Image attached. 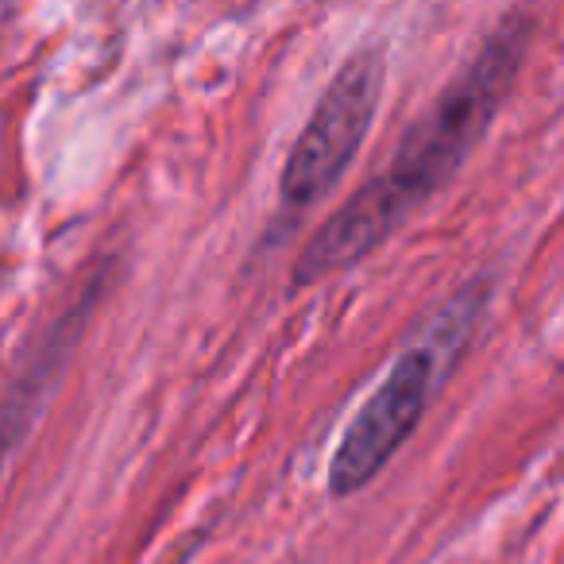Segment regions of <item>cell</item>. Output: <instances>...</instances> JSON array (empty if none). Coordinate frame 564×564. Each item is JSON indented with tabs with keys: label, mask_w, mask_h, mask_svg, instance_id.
Returning <instances> with one entry per match:
<instances>
[{
	"label": "cell",
	"mask_w": 564,
	"mask_h": 564,
	"mask_svg": "<svg viewBox=\"0 0 564 564\" xmlns=\"http://www.w3.org/2000/svg\"><path fill=\"white\" fill-rule=\"evenodd\" d=\"M530 40V12H510L484 35L476 55L453 74V82L433 97L430 109L406 128L387 171L364 182L310 236L291 271L294 286H310V282L329 279L333 271L360 263L417 205H425L441 186L453 182V174L460 171L464 159L476 151V143L484 140L491 120L507 105Z\"/></svg>",
	"instance_id": "6da1fadb"
},
{
	"label": "cell",
	"mask_w": 564,
	"mask_h": 564,
	"mask_svg": "<svg viewBox=\"0 0 564 564\" xmlns=\"http://www.w3.org/2000/svg\"><path fill=\"white\" fill-rule=\"evenodd\" d=\"M487 291H491L487 279L464 282L460 291L425 322L422 337L402 348L387 379L356 410V417L333 448L329 476H325L333 499L360 495L394 460V453L414 437L425 406H430L433 387L441 383V371L468 345L471 325L484 314Z\"/></svg>",
	"instance_id": "7a4b0ae2"
},
{
	"label": "cell",
	"mask_w": 564,
	"mask_h": 564,
	"mask_svg": "<svg viewBox=\"0 0 564 564\" xmlns=\"http://www.w3.org/2000/svg\"><path fill=\"white\" fill-rule=\"evenodd\" d=\"M383 47L364 43L340 63L325 94L317 97L314 112L302 124L299 140L291 143V155L279 174V217L294 220L317 205L340 174L352 166L356 151L364 148L371 124H376L379 101H383Z\"/></svg>",
	"instance_id": "3957f363"
}]
</instances>
